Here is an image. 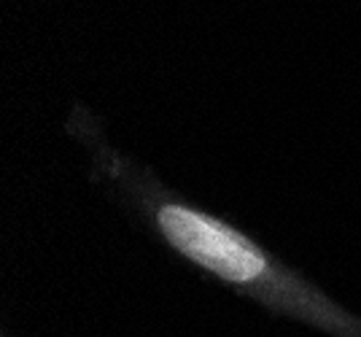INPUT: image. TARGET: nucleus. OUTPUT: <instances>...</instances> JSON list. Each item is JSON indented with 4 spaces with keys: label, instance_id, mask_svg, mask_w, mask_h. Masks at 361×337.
Wrapping results in <instances>:
<instances>
[{
    "label": "nucleus",
    "instance_id": "nucleus-1",
    "mask_svg": "<svg viewBox=\"0 0 361 337\" xmlns=\"http://www.w3.org/2000/svg\"><path fill=\"white\" fill-rule=\"evenodd\" d=\"M159 227L165 238L186 254L197 264L208 267L211 273L226 281H254L264 273L267 262L264 254L251 240H245L240 232L216 221L211 216H202L192 208L165 205L159 208Z\"/></svg>",
    "mask_w": 361,
    "mask_h": 337
}]
</instances>
